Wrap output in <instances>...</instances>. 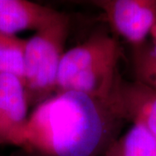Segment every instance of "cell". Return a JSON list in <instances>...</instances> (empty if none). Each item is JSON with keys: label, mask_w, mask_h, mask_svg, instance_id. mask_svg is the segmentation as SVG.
Instances as JSON below:
<instances>
[{"label": "cell", "mask_w": 156, "mask_h": 156, "mask_svg": "<svg viewBox=\"0 0 156 156\" xmlns=\"http://www.w3.org/2000/svg\"><path fill=\"white\" fill-rule=\"evenodd\" d=\"M123 122L108 101L57 93L35 107L19 147L37 156H102Z\"/></svg>", "instance_id": "1"}, {"label": "cell", "mask_w": 156, "mask_h": 156, "mask_svg": "<svg viewBox=\"0 0 156 156\" xmlns=\"http://www.w3.org/2000/svg\"><path fill=\"white\" fill-rule=\"evenodd\" d=\"M122 51L118 40L95 34L65 51L57 74L56 94L75 91L108 101L120 78Z\"/></svg>", "instance_id": "2"}, {"label": "cell", "mask_w": 156, "mask_h": 156, "mask_svg": "<svg viewBox=\"0 0 156 156\" xmlns=\"http://www.w3.org/2000/svg\"><path fill=\"white\" fill-rule=\"evenodd\" d=\"M69 29V17L59 15L26 41L23 86L29 107H37L56 94V80Z\"/></svg>", "instance_id": "3"}, {"label": "cell", "mask_w": 156, "mask_h": 156, "mask_svg": "<svg viewBox=\"0 0 156 156\" xmlns=\"http://www.w3.org/2000/svg\"><path fill=\"white\" fill-rule=\"evenodd\" d=\"M109 26L131 46L147 40L156 24V0H97Z\"/></svg>", "instance_id": "4"}, {"label": "cell", "mask_w": 156, "mask_h": 156, "mask_svg": "<svg viewBox=\"0 0 156 156\" xmlns=\"http://www.w3.org/2000/svg\"><path fill=\"white\" fill-rule=\"evenodd\" d=\"M28 108L22 80L12 74L0 73V145L19 147Z\"/></svg>", "instance_id": "5"}, {"label": "cell", "mask_w": 156, "mask_h": 156, "mask_svg": "<svg viewBox=\"0 0 156 156\" xmlns=\"http://www.w3.org/2000/svg\"><path fill=\"white\" fill-rule=\"evenodd\" d=\"M108 103L122 121L141 124L156 138V92L120 76Z\"/></svg>", "instance_id": "6"}, {"label": "cell", "mask_w": 156, "mask_h": 156, "mask_svg": "<svg viewBox=\"0 0 156 156\" xmlns=\"http://www.w3.org/2000/svg\"><path fill=\"white\" fill-rule=\"evenodd\" d=\"M60 11L26 0H0V31L16 35L48 25Z\"/></svg>", "instance_id": "7"}, {"label": "cell", "mask_w": 156, "mask_h": 156, "mask_svg": "<svg viewBox=\"0 0 156 156\" xmlns=\"http://www.w3.org/2000/svg\"><path fill=\"white\" fill-rule=\"evenodd\" d=\"M102 156H156V138L140 123H132L118 136Z\"/></svg>", "instance_id": "8"}, {"label": "cell", "mask_w": 156, "mask_h": 156, "mask_svg": "<svg viewBox=\"0 0 156 156\" xmlns=\"http://www.w3.org/2000/svg\"><path fill=\"white\" fill-rule=\"evenodd\" d=\"M135 82L156 92V42L147 40L132 47Z\"/></svg>", "instance_id": "9"}, {"label": "cell", "mask_w": 156, "mask_h": 156, "mask_svg": "<svg viewBox=\"0 0 156 156\" xmlns=\"http://www.w3.org/2000/svg\"><path fill=\"white\" fill-rule=\"evenodd\" d=\"M25 39L0 31V73L17 76L23 83Z\"/></svg>", "instance_id": "10"}, {"label": "cell", "mask_w": 156, "mask_h": 156, "mask_svg": "<svg viewBox=\"0 0 156 156\" xmlns=\"http://www.w3.org/2000/svg\"><path fill=\"white\" fill-rule=\"evenodd\" d=\"M150 37L152 40H154V41H155L156 42V24L153 27L152 30H151Z\"/></svg>", "instance_id": "11"}]
</instances>
